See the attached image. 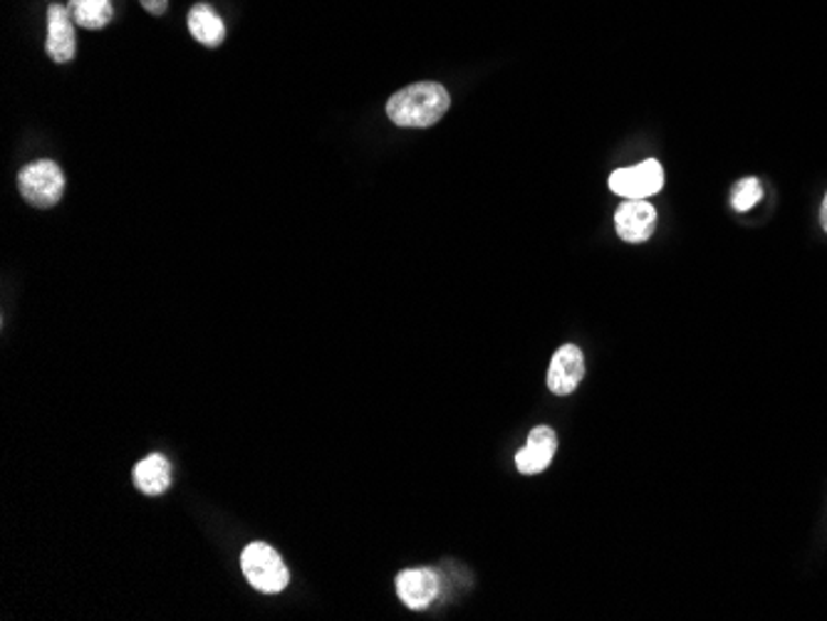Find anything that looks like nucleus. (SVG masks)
Instances as JSON below:
<instances>
[{"instance_id":"obj_1","label":"nucleus","mask_w":827,"mask_h":621,"mask_svg":"<svg viewBox=\"0 0 827 621\" xmlns=\"http://www.w3.org/2000/svg\"><path fill=\"white\" fill-rule=\"evenodd\" d=\"M451 95L439 82H417L389 97L387 117L397 126L427 130L449 112Z\"/></svg>"},{"instance_id":"obj_2","label":"nucleus","mask_w":827,"mask_h":621,"mask_svg":"<svg viewBox=\"0 0 827 621\" xmlns=\"http://www.w3.org/2000/svg\"><path fill=\"white\" fill-rule=\"evenodd\" d=\"M241 567L251 587L263 591V595H280L290 581V572L285 567L283 557L265 542H251L243 550Z\"/></svg>"},{"instance_id":"obj_3","label":"nucleus","mask_w":827,"mask_h":621,"mask_svg":"<svg viewBox=\"0 0 827 621\" xmlns=\"http://www.w3.org/2000/svg\"><path fill=\"white\" fill-rule=\"evenodd\" d=\"M18 189L23 199L35 206V209H53L63 199L65 191V176L63 169L55 162H33L18 174Z\"/></svg>"},{"instance_id":"obj_4","label":"nucleus","mask_w":827,"mask_h":621,"mask_svg":"<svg viewBox=\"0 0 827 621\" xmlns=\"http://www.w3.org/2000/svg\"><path fill=\"white\" fill-rule=\"evenodd\" d=\"M664 171L662 164L649 159L632 166V169H617L609 176V189L627 201H642L662 191Z\"/></svg>"},{"instance_id":"obj_5","label":"nucleus","mask_w":827,"mask_h":621,"mask_svg":"<svg viewBox=\"0 0 827 621\" xmlns=\"http://www.w3.org/2000/svg\"><path fill=\"white\" fill-rule=\"evenodd\" d=\"M585 377V357L575 344H563L550 359L548 387L555 397H570Z\"/></svg>"},{"instance_id":"obj_6","label":"nucleus","mask_w":827,"mask_h":621,"mask_svg":"<svg viewBox=\"0 0 827 621\" xmlns=\"http://www.w3.org/2000/svg\"><path fill=\"white\" fill-rule=\"evenodd\" d=\"M75 21L65 5L53 3L47 8V43L45 51L55 63H70L77 55Z\"/></svg>"},{"instance_id":"obj_7","label":"nucleus","mask_w":827,"mask_h":621,"mask_svg":"<svg viewBox=\"0 0 827 621\" xmlns=\"http://www.w3.org/2000/svg\"><path fill=\"white\" fill-rule=\"evenodd\" d=\"M615 229L627 243H644L654 235L657 209L647 199L625 201L615 213Z\"/></svg>"},{"instance_id":"obj_8","label":"nucleus","mask_w":827,"mask_h":621,"mask_svg":"<svg viewBox=\"0 0 827 621\" xmlns=\"http://www.w3.org/2000/svg\"><path fill=\"white\" fill-rule=\"evenodd\" d=\"M555 451H558L555 431L550 426H536L533 431H530L526 448L516 453V468L523 473V476H538V473H543L550 463H553Z\"/></svg>"},{"instance_id":"obj_9","label":"nucleus","mask_w":827,"mask_h":621,"mask_svg":"<svg viewBox=\"0 0 827 621\" xmlns=\"http://www.w3.org/2000/svg\"><path fill=\"white\" fill-rule=\"evenodd\" d=\"M397 595L404 607L429 609L439 597V577L431 569H404L397 575Z\"/></svg>"},{"instance_id":"obj_10","label":"nucleus","mask_w":827,"mask_h":621,"mask_svg":"<svg viewBox=\"0 0 827 621\" xmlns=\"http://www.w3.org/2000/svg\"><path fill=\"white\" fill-rule=\"evenodd\" d=\"M134 483L144 496H162L172 486V463L159 453H152L136 463Z\"/></svg>"},{"instance_id":"obj_11","label":"nucleus","mask_w":827,"mask_h":621,"mask_svg":"<svg viewBox=\"0 0 827 621\" xmlns=\"http://www.w3.org/2000/svg\"><path fill=\"white\" fill-rule=\"evenodd\" d=\"M189 31L206 47H219L225 41V25L211 5L199 3L189 13Z\"/></svg>"},{"instance_id":"obj_12","label":"nucleus","mask_w":827,"mask_h":621,"mask_svg":"<svg viewBox=\"0 0 827 621\" xmlns=\"http://www.w3.org/2000/svg\"><path fill=\"white\" fill-rule=\"evenodd\" d=\"M67 11H70L73 21L87 31H102L114 15L112 0H70Z\"/></svg>"},{"instance_id":"obj_13","label":"nucleus","mask_w":827,"mask_h":621,"mask_svg":"<svg viewBox=\"0 0 827 621\" xmlns=\"http://www.w3.org/2000/svg\"><path fill=\"white\" fill-rule=\"evenodd\" d=\"M763 199V186L758 179H741L734 186L731 206L736 211H751L753 206Z\"/></svg>"},{"instance_id":"obj_14","label":"nucleus","mask_w":827,"mask_h":621,"mask_svg":"<svg viewBox=\"0 0 827 621\" xmlns=\"http://www.w3.org/2000/svg\"><path fill=\"white\" fill-rule=\"evenodd\" d=\"M140 3L144 5V11L152 15H164L166 8H169V0H140Z\"/></svg>"},{"instance_id":"obj_15","label":"nucleus","mask_w":827,"mask_h":621,"mask_svg":"<svg viewBox=\"0 0 827 621\" xmlns=\"http://www.w3.org/2000/svg\"><path fill=\"white\" fill-rule=\"evenodd\" d=\"M820 223H823V229H825V233H827V193H825L823 206H820Z\"/></svg>"}]
</instances>
